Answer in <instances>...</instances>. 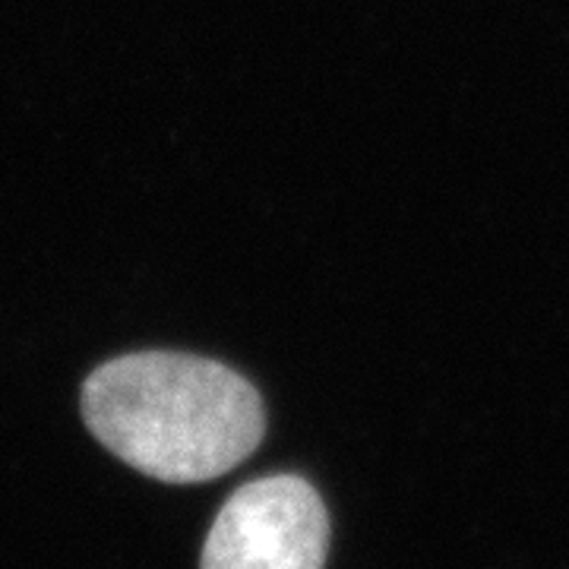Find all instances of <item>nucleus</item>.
Masks as SVG:
<instances>
[{
    "label": "nucleus",
    "mask_w": 569,
    "mask_h": 569,
    "mask_svg": "<svg viewBox=\"0 0 569 569\" xmlns=\"http://www.w3.org/2000/svg\"><path fill=\"white\" fill-rule=\"evenodd\" d=\"M82 418L118 459L164 485H200L241 466L266 433L260 392L219 361L137 351L96 367Z\"/></svg>",
    "instance_id": "f257e3e1"
},
{
    "label": "nucleus",
    "mask_w": 569,
    "mask_h": 569,
    "mask_svg": "<svg viewBox=\"0 0 569 569\" xmlns=\"http://www.w3.org/2000/svg\"><path fill=\"white\" fill-rule=\"evenodd\" d=\"M329 516L298 475H269L231 493L206 535L200 569H323Z\"/></svg>",
    "instance_id": "f03ea898"
}]
</instances>
